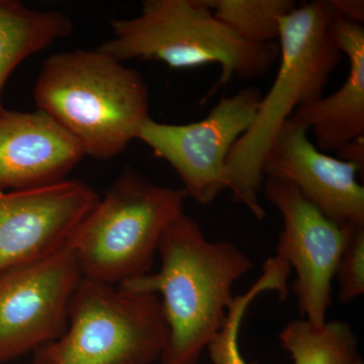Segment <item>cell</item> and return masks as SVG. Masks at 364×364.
<instances>
[{"label": "cell", "mask_w": 364, "mask_h": 364, "mask_svg": "<svg viewBox=\"0 0 364 364\" xmlns=\"http://www.w3.org/2000/svg\"><path fill=\"white\" fill-rule=\"evenodd\" d=\"M157 273L119 284L161 296L168 338L161 364H198L224 327L237 280L253 269L252 260L229 241H210L200 224L182 213L158 245Z\"/></svg>", "instance_id": "6da1fadb"}, {"label": "cell", "mask_w": 364, "mask_h": 364, "mask_svg": "<svg viewBox=\"0 0 364 364\" xmlns=\"http://www.w3.org/2000/svg\"><path fill=\"white\" fill-rule=\"evenodd\" d=\"M338 16L331 0H316L282 18L277 76L261 97L252 124L227 158L228 189L259 221L267 214L259 202L263 166L277 134L298 107L323 97L343 56L334 35Z\"/></svg>", "instance_id": "7a4b0ae2"}, {"label": "cell", "mask_w": 364, "mask_h": 364, "mask_svg": "<svg viewBox=\"0 0 364 364\" xmlns=\"http://www.w3.org/2000/svg\"><path fill=\"white\" fill-rule=\"evenodd\" d=\"M140 72L97 48L56 53L43 62L33 100L80 146L85 156L117 157L150 119Z\"/></svg>", "instance_id": "3957f363"}, {"label": "cell", "mask_w": 364, "mask_h": 364, "mask_svg": "<svg viewBox=\"0 0 364 364\" xmlns=\"http://www.w3.org/2000/svg\"><path fill=\"white\" fill-rule=\"evenodd\" d=\"M112 37L100 49L123 62L157 61L173 69L217 64L214 95L236 76L255 79L279 59V45H253L218 20L203 0H145L139 16L111 23Z\"/></svg>", "instance_id": "277c9868"}, {"label": "cell", "mask_w": 364, "mask_h": 364, "mask_svg": "<svg viewBox=\"0 0 364 364\" xmlns=\"http://www.w3.org/2000/svg\"><path fill=\"white\" fill-rule=\"evenodd\" d=\"M188 198L183 188L123 170L70 242L83 279L119 286L150 273L160 239Z\"/></svg>", "instance_id": "5b68a950"}, {"label": "cell", "mask_w": 364, "mask_h": 364, "mask_svg": "<svg viewBox=\"0 0 364 364\" xmlns=\"http://www.w3.org/2000/svg\"><path fill=\"white\" fill-rule=\"evenodd\" d=\"M167 338L157 294L82 277L65 332L33 352V364H151Z\"/></svg>", "instance_id": "8992f818"}, {"label": "cell", "mask_w": 364, "mask_h": 364, "mask_svg": "<svg viewBox=\"0 0 364 364\" xmlns=\"http://www.w3.org/2000/svg\"><path fill=\"white\" fill-rule=\"evenodd\" d=\"M261 97L255 86L242 88L232 97H222L196 123L164 124L150 117L136 140L176 170L188 198L210 205L228 189L227 158L252 124Z\"/></svg>", "instance_id": "52a82bcc"}, {"label": "cell", "mask_w": 364, "mask_h": 364, "mask_svg": "<svg viewBox=\"0 0 364 364\" xmlns=\"http://www.w3.org/2000/svg\"><path fill=\"white\" fill-rule=\"evenodd\" d=\"M81 279L70 244L0 277V363L35 352L63 335Z\"/></svg>", "instance_id": "ba28073f"}, {"label": "cell", "mask_w": 364, "mask_h": 364, "mask_svg": "<svg viewBox=\"0 0 364 364\" xmlns=\"http://www.w3.org/2000/svg\"><path fill=\"white\" fill-rule=\"evenodd\" d=\"M265 198L284 220L277 257L296 269L291 291L299 313L323 326L332 305V282L344 243L343 228L325 217L289 182L264 178Z\"/></svg>", "instance_id": "9c48e42d"}, {"label": "cell", "mask_w": 364, "mask_h": 364, "mask_svg": "<svg viewBox=\"0 0 364 364\" xmlns=\"http://www.w3.org/2000/svg\"><path fill=\"white\" fill-rule=\"evenodd\" d=\"M98 200L79 179L0 191V277L66 248Z\"/></svg>", "instance_id": "30bf717a"}, {"label": "cell", "mask_w": 364, "mask_h": 364, "mask_svg": "<svg viewBox=\"0 0 364 364\" xmlns=\"http://www.w3.org/2000/svg\"><path fill=\"white\" fill-rule=\"evenodd\" d=\"M309 130L289 119L282 127L263 166L264 178L293 184L325 217L340 227L364 225V188L358 164L316 147Z\"/></svg>", "instance_id": "8fae6325"}, {"label": "cell", "mask_w": 364, "mask_h": 364, "mask_svg": "<svg viewBox=\"0 0 364 364\" xmlns=\"http://www.w3.org/2000/svg\"><path fill=\"white\" fill-rule=\"evenodd\" d=\"M85 157L77 142L45 112L0 111V191L65 181Z\"/></svg>", "instance_id": "7c38bea8"}, {"label": "cell", "mask_w": 364, "mask_h": 364, "mask_svg": "<svg viewBox=\"0 0 364 364\" xmlns=\"http://www.w3.org/2000/svg\"><path fill=\"white\" fill-rule=\"evenodd\" d=\"M334 35L349 71L341 87L332 95L301 105L291 119L312 130L323 152L338 153L364 136V28L338 16Z\"/></svg>", "instance_id": "4fadbf2b"}, {"label": "cell", "mask_w": 364, "mask_h": 364, "mask_svg": "<svg viewBox=\"0 0 364 364\" xmlns=\"http://www.w3.org/2000/svg\"><path fill=\"white\" fill-rule=\"evenodd\" d=\"M73 23L59 11H36L16 0H0V111L7 79L21 62L73 32Z\"/></svg>", "instance_id": "5bb4252c"}, {"label": "cell", "mask_w": 364, "mask_h": 364, "mask_svg": "<svg viewBox=\"0 0 364 364\" xmlns=\"http://www.w3.org/2000/svg\"><path fill=\"white\" fill-rule=\"evenodd\" d=\"M279 340L294 364H364L358 336L344 321L318 327L306 318L293 320L280 331Z\"/></svg>", "instance_id": "9a60e30c"}, {"label": "cell", "mask_w": 364, "mask_h": 364, "mask_svg": "<svg viewBox=\"0 0 364 364\" xmlns=\"http://www.w3.org/2000/svg\"><path fill=\"white\" fill-rule=\"evenodd\" d=\"M215 18L253 45L277 44L282 18L299 6L294 0H203Z\"/></svg>", "instance_id": "2e32d148"}, {"label": "cell", "mask_w": 364, "mask_h": 364, "mask_svg": "<svg viewBox=\"0 0 364 364\" xmlns=\"http://www.w3.org/2000/svg\"><path fill=\"white\" fill-rule=\"evenodd\" d=\"M334 279L338 284L340 303L347 304L364 294V225L349 224Z\"/></svg>", "instance_id": "e0dca14e"}, {"label": "cell", "mask_w": 364, "mask_h": 364, "mask_svg": "<svg viewBox=\"0 0 364 364\" xmlns=\"http://www.w3.org/2000/svg\"><path fill=\"white\" fill-rule=\"evenodd\" d=\"M263 293L264 287L260 282H255L247 293L235 296L224 327L207 347L213 364H258L247 363L242 356L239 346V333L249 305Z\"/></svg>", "instance_id": "ac0fdd59"}, {"label": "cell", "mask_w": 364, "mask_h": 364, "mask_svg": "<svg viewBox=\"0 0 364 364\" xmlns=\"http://www.w3.org/2000/svg\"><path fill=\"white\" fill-rule=\"evenodd\" d=\"M331 4L341 18L358 23H363V0H331Z\"/></svg>", "instance_id": "d6986e66"}, {"label": "cell", "mask_w": 364, "mask_h": 364, "mask_svg": "<svg viewBox=\"0 0 364 364\" xmlns=\"http://www.w3.org/2000/svg\"><path fill=\"white\" fill-rule=\"evenodd\" d=\"M337 154H338L340 159L355 163L361 169H363L364 136L349 143L348 145L345 146L343 149L340 150Z\"/></svg>", "instance_id": "ffe728a7"}]
</instances>
